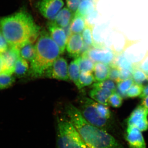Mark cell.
I'll return each instance as SVG.
<instances>
[{"label":"cell","mask_w":148,"mask_h":148,"mask_svg":"<svg viewBox=\"0 0 148 148\" xmlns=\"http://www.w3.org/2000/svg\"><path fill=\"white\" fill-rule=\"evenodd\" d=\"M4 69V66L3 61L1 54L0 53V73L3 71Z\"/></svg>","instance_id":"obj_40"},{"label":"cell","mask_w":148,"mask_h":148,"mask_svg":"<svg viewBox=\"0 0 148 148\" xmlns=\"http://www.w3.org/2000/svg\"><path fill=\"white\" fill-rule=\"evenodd\" d=\"M95 7L94 0H80L78 9L75 13L86 18L92 13Z\"/></svg>","instance_id":"obj_19"},{"label":"cell","mask_w":148,"mask_h":148,"mask_svg":"<svg viewBox=\"0 0 148 148\" xmlns=\"http://www.w3.org/2000/svg\"><path fill=\"white\" fill-rule=\"evenodd\" d=\"M140 69L148 75V57L141 63Z\"/></svg>","instance_id":"obj_37"},{"label":"cell","mask_w":148,"mask_h":148,"mask_svg":"<svg viewBox=\"0 0 148 148\" xmlns=\"http://www.w3.org/2000/svg\"><path fill=\"white\" fill-rule=\"evenodd\" d=\"M95 63L88 56L86 53L80 56L79 66L81 72H92Z\"/></svg>","instance_id":"obj_26"},{"label":"cell","mask_w":148,"mask_h":148,"mask_svg":"<svg viewBox=\"0 0 148 148\" xmlns=\"http://www.w3.org/2000/svg\"><path fill=\"white\" fill-rule=\"evenodd\" d=\"M148 110L142 105L138 106L130 115L127 123L128 126H132L146 131L148 129Z\"/></svg>","instance_id":"obj_7"},{"label":"cell","mask_w":148,"mask_h":148,"mask_svg":"<svg viewBox=\"0 0 148 148\" xmlns=\"http://www.w3.org/2000/svg\"><path fill=\"white\" fill-rule=\"evenodd\" d=\"M80 56L72 61L69 66V78L73 82L78 89H82L79 83L81 72L79 66Z\"/></svg>","instance_id":"obj_17"},{"label":"cell","mask_w":148,"mask_h":148,"mask_svg":"<svg viewBox=\"0 0 148 148\" xmlns=\"http://www.w3.org/2000/svg\"><path fill=\"white\" fill-rule=\"evenodd\" d=\"M9 45L0 29V53L5 51L9 47Z\"/></svg>","instance_id":"obj_35"},{"label":"cell","mask_w":148,"mask_h":148,"mask_svg":"<svg viewBox=\"0 0 148 148\" xmlns=\"http://www.w3.org/2000/svg\"><path fill=\"white\" fill-rule=\"evenodd\" d=\"M122 102V97L116 92L113 93L109 97L108 100V106L109 105L114 108L120 107Z\"/></svg>","instance_id":"obj_31"},{"label":"cell","mask_w":148,"mask_h":148,"mask_svg":"<svg viewBox=\"0 0 148 148\" xmlns=\"http://www.w3.org/2000/svg\"><path fill=\"white\" fill-rule=\"evenodd\" d=\"M110 69L108 65L100 62L95 63L92 73L95 81L100 82L108 79Z\"/></svg>","instance_id":"obj_15"},{"label":"cell","mask_w":148,"mask_h":148,"mask_svg":"<svg viewBox=\"0 0 148 148\" xmlns=\"http://www.w3.org/2000/svg\"><path fill=\"white\" fill-rule=\"evenodd\" d=\"M88 56L94 63L100 62L110 65L114 60V54L110 49L103 47H95L85 52Z\"/></svg>","instance_id":"obj_9"},{"label":"cell","mask_w":148,"mask_h":148,"mask_svg":"<svg viewBox=\"0 0 148 148\" xmlns=\"http://www.w3.org/2000/svg\"><path fill=\"white\" fill-rule=\"evenodd\" d=\"M73 14V13L69 8H64L58 12L53 22L59 27L65 28L71 24L74 15Z\"/></svg>","instance_id":"obj_16"},{"label":"cell","mask_w":148,"mask_h":148,"mask_svg":"<svg viewBox=\"0 0 148 148\" xmlns=\"http://www.w3.org/2000/svg\"><path fill=\"white\" fill-rule=\"evenodd\" d=\"M144 87L140 85L134 83L127 90L126 96L127 98H135L140 96L143 92Z\"/></svg>","instance_id":"obj_32"},{"label":"cell","mask_w":148,"mask_h":148,"mask_svg":"<svg viewBox=\"0 0 148 148\" xmlns=\"http://www.w3.org/2000/svg\"><path fill=\"white\" fill-rule=\"evenodd\" d=\"M0 29L9 46L18 48L34 42L39 31L32 16L23 10L2 18Z\"/></svg>","instance_id":"obj_1"},{"label":"cell","mask_w":148,"mask_h":148,"mask_svg":"<svg viewBox=\"0 0 148 148\" xmlns=\"http://www.w3.org/2000/svg\"><path fill=\"white\" fill-rule=\"evenodd\" d=\"M47 74L51 78L65 81L69 80V66L66 59L60 56L58 57Z\"/></svg>","instance_id":"obj_8"},{"label":"cell","mask_w":148,"mask_h":148,"mask_svg":"<svg viewBox=\"0 0 148 148\" xmlns=\"http://www.w3.org/2000/svg\"><path fill=\"white\" fill-rule=\"evenodd\" d=\"M82 36L84 43L88 46L95 47H101V45L95 43L93 34H92V27L91 24L86 23V26L82 33Z\"/></svg>","instance_id":"obj_23"},{"label":"cell","mask_w":148,"mask_h":148,"mask_svg":"<svg viewBox=\"0 0 148 148\" xmlns=\"http://www.w3.org/2000/svg\"><path fill=\"white\" fill-rule=\"evenodd\" d=\"M109 66L110 69L109 79L117 83L120 81V69L114 64H111Z\"/></svg>","instance_id":"obj_33"},{"label":"cell","mask_w":148,"mask_h":148,"mask_svg":"<svg viewBox=\"0 0 148 148\" xmlns=\"http://www.w3.org/2000/svg\"><path fill=\"white\" fill-rule=\"evenodd\" d=\"M135 83L132 77L121 81L117 83L116 90L118 93L123 97L126 98V93L132 85Z\"/></svg>","instance_id":"obj_27"},{"label":"cell","mask_w":148,"mask_h":148,"mask_svg":"<svg viewBox=\"0 0 148 148\" xmlns=\"http://www.w3.org/2000/svg\"><path fill=\"white\" fill-rule=\"evenodd\" d=\"M84 44L82 35L72 34L68 38L66 49L69 55L75 58L79 57Z\"/></svg>","instance_id":"obj_11"},{"label":"cell","mask_w":148,"mask_h":148,"mask_svg":"<svg viewBox=\"0 0 148 148\" xmlns=\"http://www.w3.org/2000/svg\"><path fill=\"white\" fill-rule=\"evenodd\" d=\"M29 70L28 61L21 56L18 58L14 66L13 73L18 78L22 77Z\"/></svg>","instance_id":"obj_21"},{"label":"cell","mask_w":148,"mask_h":148,"mask_svg":"<svg viewBox=\"0 0 148 148\" xmlns=\"http://www.w3.org/2000/svg\"><path fill=\"white\" fill-rule=\"evenodd\" d=\"M20 56L27 60L32 62L35 55V47L33 43L27 42L19 48Z\"/></svg>","instance_id":"obj_20"},{"label":"cell","mask_w":148,"mask_h":148,"mask_svg":"<svg viewBox=\"0 0 148 148\" xmlns=\"http://www.w3.org/2000/svg\"><path fill=\"white\" fill-rule=\"evenodd\" d=\"M48 29L51 37L59 47L61 54L64 53L66 49L68 40L64 29L59 27L53 21L49 23Z\"/></svg>","instance_id":"obj_10"},{"label":"cell","mask_w":148,"mask_h":148,"mask_svg":"<svg viewBox=\"0 0 148 148\" xmlns=\"http://www.w3.org/2000/svg\"><path fill=\"white\" fill-rule=\"evenodd\" d=\"M147 96H148V86L144 88L143 92L140 95V98L141 99H143Z\"/></svg>","instance_id":"obj_38"},{"label":"cell","mask_w":148,"mask_h":148,"mask_svg":"<svg viewBox=\"0 0 148 148\" xmlns=\"http://www.w3.org/2000/svg\"><path fill=\"white\" fill-rule=\"evenodd\" d=\"M1 54L3 61L4 70H7L13 73L16 61L20 56L19 48L9 46L5 51Z\"/></svg>","instance_id":"obj_13"},{"label":"cell","mask_w":148,"mask_h":148,"mask_svg":"<svg viewBox=\"0 0 148 148\" xmlns=\"http://www.w3.org/2000/svg\"><path fill=\"white\" fill-rule=\"evenodd\" d=\"M69 120L76 128L88 148H123L121 145L105 130L88 122L81 112L71 104L66 107Z\"/></svg>","instance_id":"obj_2"},{"label":"cell","mask_w":148,"mask_h":148,"mask_svg":"<svg viewBox=\"0 0 148 148\" xmlns=\"http://www.w3.org/2000/svg\"><path fill=\"white\" fill-rule=\"evenodd\" d=\"M113 64L115 65L120 69H127L132 73H133L135 69V66L122 53L117 56L116 58H114Z\"/></svg>","instance_id":"obj_25"},{"label":"cell","mask_w":148,"mask_h":148,"mask_svg":"<svg viewBox=\"0 0 148 148\" xmlns=\"http://www.w3.org/2000/svg\"><path fill=\"white\" fill-rule=\"evenodd\" d=\"M130 148H135L133 147H131V146H130Z\"/></svg>","instance_id":"obj_41"},{"label":"cell","mask_w":148,"mask_h":148,"mask_svg":"<svg viewBox=\"0 0 148 148\" xmlns=\"http://www.w3.org/2000/svg\"><path fill=\"white\" fill-rule=\"evenodd\" d=\"M35 47V56L31 62L29 72L33 77H40L48 71L60 56L61 51L50 34L45 31L40 33Z\"/></svg>","instance_id":"obj_3"},{"label":"cell","mask_w":148,"mask_h":148,"mask_svg":"<svg viewBox=\"0 0 148 148\" xmlns=\"http://www.w3.org/2000/svg\"><path fill=\"white\" fill-rule=\"evenodd\" d=\"M114 92L107 88H93V89L89 92V95L94 101L108 106L109 97Z\"/></svg>","instance_id":"obj_14"},{"label":"cell","mask_w":148,"mask_h":148,"mask_svg":"<svg viewBox=\"0 0 148 148\" xmlns=\"http://www.w3.org/2000/svg\"><path fill=\"white\" fill-rule=\"evenodd\" d=\"M80 2V0H66V4L68 8L72 12L75 13L78 9Z\"/></svg>","instance_id":"obj_34"},{"label":"cell","mask_w":148,"mask_h":148,"mask_svg":"<svg viewBox=\"0 0 148 148\" xmlns=\"http://www.w3.org/2000/svg\"><path fill=\"white\" fill-rule=\"evenodd\" d=\"M82 106L81 112L88 122L99 128L106 130L108 120L103 118L95 106L93 105L92 100L87 99Z\"/></svg>","instance_id":"obj_5"},{"label":"cell","mask_w":148,"mask_h":148,"mask_svg":"<svg viewBox=\"0 0 148 148\" xmlns=\"http://www.w3.org/2000/svg\"><path fill=\"white\" fill-rule=\"evenodd\" d=\"M92 103L101 115L104 118L109 120L110 118L111 113L108 106L98 103L95 101H92Z\"/></svg>","instance_id":"obj_30"},{"label":"cell","mask_w":148,"mask_h":148,"mask_svg":"<svg viewBox=\"0 0 148 148\" xmlns=\"http://www.w3.org/2000/svg\"><path fill=\"white\" fill-rule=\"evenodd\" d=\"M132 73L127 69H120V81L132 77Z\"/></svg>","instance_id":"obj_36"},{"label":"cell","mask_w":148,"mask_h":148,"mask_svg":"<svg viewBox=\"0 0 148 148\" xmlns=\"http://www.w3.org/2000/svg\"><path fill=\"white\" fill-rule=\"evenodd\" d=\"M86 23L85 17L77 13H75L71 23L72 34H81L85 28Z\"/></svg>","instance_id":"obj_18"},{"label":"cell","mask_w":148,"mask_h":148,"mask_svg":"<svg viewBox=\"0 0 148 148\" xmlns=\"http://www.w3.org/2000/svg\"><path fill=\"white\" fill-rule=\"evenodd\" d=\"M132 78L135 84L140 85L144 88L148 86V75L141 69L135 67Z\"/></svg>","instance_id":"obj_24"},{"label":"cell","mask_w":148,"mask_h":148,"mask_svg":"<svg viewBox=\"0 0 148 148\" xmlns=\"http://www.w3.org/2000/svg\"><path fill=\"white\" fill-rule=\"evenodd\" d=\"M142 132L136 127L128 126L126 138L130 146L135 148H146L145 142Z\"/></svg>","instance_id":"obj_12"},{"label":"cell","mask_w":148,"mask_h":148,"mask_svg":"<svg viewBox=\"0 0 148 148\" xmlns=\"http://www.w3.org/2000/svg\"><path fill=\"white\" fill-rule=\"evenodd\" d=\"M13 74L7 70H3L0 73V89L8 88L13 84L15 81Z\"/></svg>","instance_id":"obj_22"},{"label":"cell","mask_w":148,"mask_h":148,"mask_svg":"<svg viewBox=\"0 0 148 148\" xmlns=\"http://www.w3.org/2000/svg\"><path fill=\"white\" fill-rule=\"evenodd\" d=\"M64 5L63 0H40L37 3V7L44 17L53 20Z\"/></svg>","instance_id":"obj_6"},{"label":"cell","mask_w":148,"mask_h":148,"mask_svg":"<svg viewBox=\"0 0 148 148\" xmlns=\"http://www.w3.org/2000/svg\"><path fill=\"white\" fill-rule=\"evenodd\" d=\"M115 82H116L112 80L108 79L103 81L95 83L92 85V87L107 88L112 92H116V91L117 85Z\"/></svg>","instance_id":"obj_29"},{"label":"cell","mask_w":148,"mask_h":148,"mask_svg":"<svg viewBox=\"0 0 148 148\" xmlns=\"http://www.w3.org/2000/svg\"><path fill=\"white\" fill-rule=\"evenodd\" d=\"M79 80L82 88L90 85L95 81L92 72H81Z\"/></svg>","instance_id":"obj_28"},{"label":"cell","mask_w":148,"mask_h":148,"mask_svg":"<svg viewBox=\"0 0 148 148\" xmlns=\"http://www.w3.org/2000/svg\"><path fill=\"white\" fill-rule=\"evenodd\" d=\"M57 123L58 148H88L70 120L58 119Z\"/></svg>","instance_id":"obj_4"},{"label":"cell","mask_w":148,"mask_h":148,"mask_svg":"<svg viewBox=\"0 0 148 148\" xmlns=\"http://www.w3.org/2000/svg\"><path fill=\"white\" fill-rule=\"evenodd\" d=\"M141 105L145 107L148 110V96L143 98Z\"/></svg>","instance_id":"obj_39"}]
</instances>
